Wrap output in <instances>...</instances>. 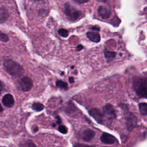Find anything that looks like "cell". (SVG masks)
Returning a JSON list of instances; mask_svg holds the SVG:
<instances>
[{
	"label": "cell",
	"instance_id": "6da1fadb",
	"mask_svg": "<svg viewBox=\"0 0 147 147\" xmlns=\"http://www.w3.org/2000/svg\"><path fill=\"white\" fill-rule=\"evenodd\" d=\"M5 70L13 77H18L24 73L23 67L17 62L12 60H7L3 63Z\"/></svg>",
	"mask_w": 147,
	"mask_h": 147
},
{
	"label": "cell",
	"instance_id": "7a4b0ae2",
	"mask_svg": "<svg viewBox=\"0 0 147 147\" xmlns=\"http://www.w3.org/2000/svg\"><path fill=\"white\" fill-rule=\"evenodd\" d=\"M133 87L139 97L147 99V79L144 78L135 79L133 82Z\"/></svg>",
	"mask_w": 147,
	"mask_h": 147
},
{
	"label": "cell",
	"instance_id": "3957f363",
	"mask_svg": "<svg viewBox=\"0 0 147 147\" xmlns=\"http://www.w3.org/2000/svg\"><path fill=\"white\" fill-rule=\"evenodd\" d=\"M64 13L67 18L71 21H76L82 14V11L69 3H66L64 5Z\"/></svg>",
	"mask_w": 147,
	"mask_h": 147
},
{
	"label": "cell",
	"instance_id": "277c9868",
	"mask_svg": "<svg viewBox=\"0 0 147 147\" xmlns=\"http://www.w3.org/2000/svg\"><path fill=\"white\" fill-rule=\"evenodd\" d=\"M103 115L110 120H113L116 118L115 110L113 106L110 104H106L103 107Z\"/></svg>",
	"mask_w": 147,
	"mask_h": 147
},
{
	"label": "cell",
	"instance_id": "5b68a950",
	"mask_svg": "<svg viewBox=\"0 0 147 147\" xmlns=\"http://www.w3.org/2000/svg\"><path fill=\"white\" fill-rule=\"evenodd\" d=\"M20 86L23 91H28L33 86V82L29 77L24 76L20 80Z\"/></svg>",
	"mask_w": 147,
	"mask_h": 147
},
{
	"label": "cell",
	"instance_id": "8992f818",
	"mask_svg": "<svg viewBox=\"0 0 147 147\" xmlns=\"http://www.w3.org/2000/svg\"><path fill=\"white\" fill-rule=\"evenodd\" d=\"M138 119L137 117L133 114L130 113L126 120V127L127 129L129 131H131L137 125Z\"/></svg>",
	"mask_w": 147,
	"mask_h": 147
},
{
	"label": "cell",
	"instance_id": "52a82bcc",
	"mask_svg": "<svg viewBox=\"0 0 147 147\" xmlns=\"http://www.w3.org/2000/svg\"><path fill=\"white\" fill-rule=\"evenodd\" d=\"M90 115L92 117L95 121L99 123H102L103 121V114H102L100 111L97 109L94 108L88 111Z\"/></svg>",
	"mask_w": 147,
	"mask_h": 147
},
{
	"label": "cell",
	"instance_id": "ba28073f",
	"mask_svg": "<svg viewBox=\"0 0 147 147\" xmlns=\"http://www.w3.org/2000/svg\"><path fill=\"white\" fill-rule=\"evenodd\" d=\"M100 139L103 143L106 144H111L117 141V139L115 137L107 133H103L100 136Z\"/></svg>",
	"mask_w": 147,
	"mask_h": 147
},
{
	"label": "cell",
	"instance_id": "9c48e42d",
	"mask_svg": "<svg viewBox=\"0 0 147 147\" xmlns=\"http://www.w3.org/2000/svg\"><path fill=\"white\" fill-rule=\"evenodd\" d=\"M3 105L7 107H11L14 104V99L12 95L10 94H5L2 99Z\"/></svg>",
	"mask_w": 147,
	"mask_h": 147
},
{
	"label": "cell",
	"instance_id": "30bf717a",
	"mask_svg": "<svg viewBox=\"0 0 147 147\" xmlns=\"http://www.w3.org/2000/svg\"><path fill=\"white\" fill-rule=\"evenodd\" d=\"M98 13L103 19H107L110 16V11L103 6H100L98 7Z\"/></svg>",
	"mask_w": 147,
	"mask_h": 147
},
{
	"label": "cell",
	"instance_id": "8fae6325",
	"mask_svg": "<svg viewBox=\"0 0 147 147\" xmlns=\"http://www.w3.org/2000/svg\"><path fill=\"white\" fill-rule=\"evenodd\" d=\"M95 136V132L90 129H87L84 130L82 134V138L85 141H90Z\"/></svg>",
	"mask_w": 147,
	"mask_h": 147
},
{
	"label": "cell",
	"instance_id": "7c38bea8",
	"mask_svg": "<svg viewBox=\"0 0 147 147\" xmlns=\"http://www.w3.org/2000/svg\"><path fill=\"white\" fill-rule=\"evenodd\" d=\"M88 39L94 42H99L100 40V36L97 32H88L86 34Z\"/></svg>",
	"mask_w": 147,
	"mask_h": 147
},
{
	"label": "cell",
	"instance_id": "4fadbf2b",
	"mask_svg": "<svg viewBox=\"0 0 147 147\" xmlns=\"http://www.w3.org/2000/svg\"><path fill=\"white\" fill-rule=\"evenodd\" d=\"M9 13L8 10L3 7H0V23L5 22L9 18Z\"/></svg>",
	"mask_w": 147,
	"mask_h": 147
},
{
	"label": "cell",
	"instance_id": "5bb4252c",
	"mask_svg": "<svg viewBox=\"0 0 147 147\" xmlns=\"http://www.w3.org/2000/svg\"><path fill=\"white\" fill-rule=\"evenodd\" d=\"M104 54H105V58L107 59V61L109 62L111 61L115 57V55H116L115 52L109 51L107 50L104 51Z\"/></svg>",
	"mask_w": 147,
	"mask_h": 147
},
{
	"label": "cell",
	"instance_id": "9a60e30c",
	"mask_svg": "<svg viewBox=\"0 0 147 147\" xmlns=\"http://www.w3.org/2000/svg\"><path fill=\"white\" fill-rule=\"evenodd\" d=\"M138 109L141 115H147V103H141L138 105Z\"/></svg>",
	"mask_w": 147,
	"mask_h": 147
},
{
	"label": "cell",
	"instance_id": "2e32d148",
	"mask_svg": "<svg viewBox=\"0 0 147 147\" xmlns=\"http://www.w3.org/2000/svg\"><path fill=\"white\" fill-rule=\"evenodd\" d=\"M32 108L36 111H41L44 109V106L42 103L40 102H35L32 105Z\"/></svg>",
	"mask_w": 147,
	"mask_h": 147
},
{
	"label": "cell",
	"instance_id": "e0dca14e",
	"mask_svg": "<svg viewBox=\"0 0 147 147\" xmlns=\"http://www.w3.org/2000/svg\"><path fill=\"white\" fill-rule=\"evenodd\" d=\"M21 147H36L35 144L31 140H25L24 142L21 144Z\"/></svg>",
	"mask_w": 147,
	"mask_h": 147
},
{
	"label": "cell",
	"instance_id": "ac0fdd59",
	"mask_svg": "<svg viewBox=\"0 0 147 147\" xmlns=\"http://www.w3.org/2000/svg\"><path fill=\"white\" fill-rule=\"evenodd\" d=\"M56 85L58 88L66 90L68 89V84L62 80H57L56 83Z\"/></svg>",
	"mask_w": 147,
	"mask_h": 147
},
{
	"label": "cell",
	"instance_id": "d6986e66",
	"mask_svg": "<svg viewBox=\"0 0 147 147\" xmlns=\"http://www.w3.org/2000/svg\"><path fill=\"white\" fill-rule=\"evenodd\" d=\"M58 33L63 37H67L69 34L68 30L65 29H60L58 30Z\"/></svg>",
	"mask_w": 147,
	"mask_h": 147
},
{
	"label": "cell",
	"instance_id": "ffe728a7",
	"mask_svg": "<svg viewBox=\"0 0 147 147\" xmlns=\"http://www.w3.org/2000/svg\"><path fill=\"white\" fill-rule=\"evenodd\" d=\"M9 37L6 34L0 31V41L4 42H6L9 41Z\"/></svg>",
	"mask_w": 147,
	"mask_h": 147
},
{
	"label": "cell",
	"instance_id": "44dd1931",
	"mask_svg": "<svg viewBox=\"0 0 147 147\" xmlns=\"http://www.w3.org/2000/svg\"><path fill=\"white\" fill-rule=\"evenodd\" d=\"M58 130L60 133L63 134H65L67 133V128L64 125L59 126L58 127Z\"/></svg>",
	"mask_w": 147,
	"mask_h": 147
},
{
	"label": "cell",
	"instance_id": "7402d4cb",
	"mask_svg": "<svg viewBox=\"0 0 147 147\" xmlns=\"http://www.w3.org/2000/svg\"><path fill=\"white\" fill-rule=\"evenodd\" d=\"M74 147H95V146H92V145H86V144H83L76 143L74 145Z\"/></svg>",
	"mask_w": 147,
	"mask_h": 147
},
{
	"label": "cell",
	"instance_id": "603a6c76",
	"mask_svg": "<svg viewBox=\"0 0 147 147\" xmlns=\"http://www.w3.org/2000/svg\"><path fill=\"white\" fill-rule=\"evenodd\" d=\"M74 1L76 3H78L82 4V3H84L87 2L88 1V0H74Z\"/></svg>",
	"mask_w": 147,
	"mask_h": 147
},
{
	"label": "cell",
	"instance_id": "cb8c5ba5",
	"mask_svg": "<svg viewBox=\"0 0 147 147\" xmlns=\"http://www.w3.org/2000/svg\"><path fill=\"white\" fill-rule=\"evenodd\" d=\"M91 29L94 30H95V31H99L100 30V28L99 26H92L91 28Z\"/></svg>",
	"mask_w": 147,
	"mask_h": 147
},
{
	"label": "cell",
	"instance_id": "d4e9b609",
	"mask_svg": "<svg viewBox=\"0 0 147 147\" xmlns=\"http://www.w3.org/2000/svg\"><path fill=\"white\" fill-rule=\"evenodd\" d=\"M83 48V45H81V44H79V45H78L77 46V50H78V51H80V50H82Z\"/></svg>",
	"mask_w": 147,
	"mask_h": 147
},
{
	"label": "cell",
	"instance_id": "484cf974",
	"mask_svg": "<svg viewBox=\"0 0 147 147\" xmlns=\"http://www.w3.org/2000/svg\"><path fill=\"white\" fill-rule=\"evenodd\" d=\"M2 89H3V83H2V81L0 80V95H1Z\"/></svg>",
	"mask_w": 147,
	"mask_h": 147
},
{
	"label": "cell",
	"instance_id": "4316f807",
	"mask_svg": "<svg viewBox=\"0 0 147 147\" xmlns=\"http://www.w3.org/2000/svg\"><path fill=\"white\" fill-rule=\"evenodd\" d=\"M69 82L71 83H73L74 82V79L73 77H69Z\"/></svg>",
	"mask_w": 147,
	"mask_h": 147
},
{
	"label": "cell",
	"instance_id": "83f0119b",
	"mask_svg": "<svg viewBox=\"0 0 147 147\" xmlns=\"http://www.w3.org/2000/svg\"><path fill=\"white\" fill-rule=\"evenodd\" d=\"M104 147H107V146H104Z\"/></svg>",
	"mask_w": 147,
	"mask_h": 147
}]
</instances>
